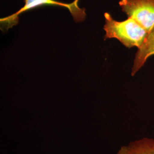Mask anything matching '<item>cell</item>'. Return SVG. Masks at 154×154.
Listing matches in <instances>:
<instances>
[{"mask_svg":"<svg viewBox=\"0 0 154 154\" xmlns=\"http://www.w3.org/2000/svg\"><path fill=\"white\" fill-rule=\"evenodd\" d=\"M122 11L149 34L154 30V0H119Z\"/></svg>","mask_w":154,"mask_h":154,"instance_id":"3","label":"cell"},{"mask_svg":"<svg viewBox=\"0 0 154 154\" xmlns=\"http://www.w3.org/2000/svg\"><path fill=\"white\" fill-rule=\"evenodd\" d=\"M152 55H154V30L149 34L142 47L138 49L132 66V76L143 67L147 60Z\"/></svg>","mask_w":154,"mask_h":154,"instance_id":"4","label":"cell"},{"mask_svg":"<svg viewBox=\"0 0 154 154\" xmlns=\"http://www.w3.org/2000/svg\"><path fill=\"white\" fill-rule=\"evenodd\" d=\"M79 0H74L69 4L62 2L57 0H23L25 5L20 10L13 14L1 18V27L8 29L17 25L19 21V16L24 12L44 6H58L69 10L76 22L83 21L86 17V9L81 8L78 5Z\"/></svg>","mask_w":154,"mask_h":154,"instance_id":"2","label":"cell"},{"mask_svg":"<svg viewBox=\"0 0 154 154\" xmlns=\"http://www.w3.org/2000/svg\"><path fill=\"white\" fill-rule=\"evenodd\" d=\"M116 154H154V139L143 138L123 146Z\"/></svg>","mask_w":154,"mask_h":154,"instance_id":"5","label":"cell"},{"mask_svg":"<svg viewBox=\"0 0 154 154\" xmlns=\"http://www.w3.org/2000/svg\"><path fill=\"white\" fill-rule=\"evenodd\" d=\"M104 39L116 38L127 48L137 47L138 49L145 43L149 33L139 23L131 18L123 21L115 20L109 13L104 14Z\"/></svg>","mask_w":154,"mask_h":154,"instance_id":"1","label":"cell"}]
</instances>
